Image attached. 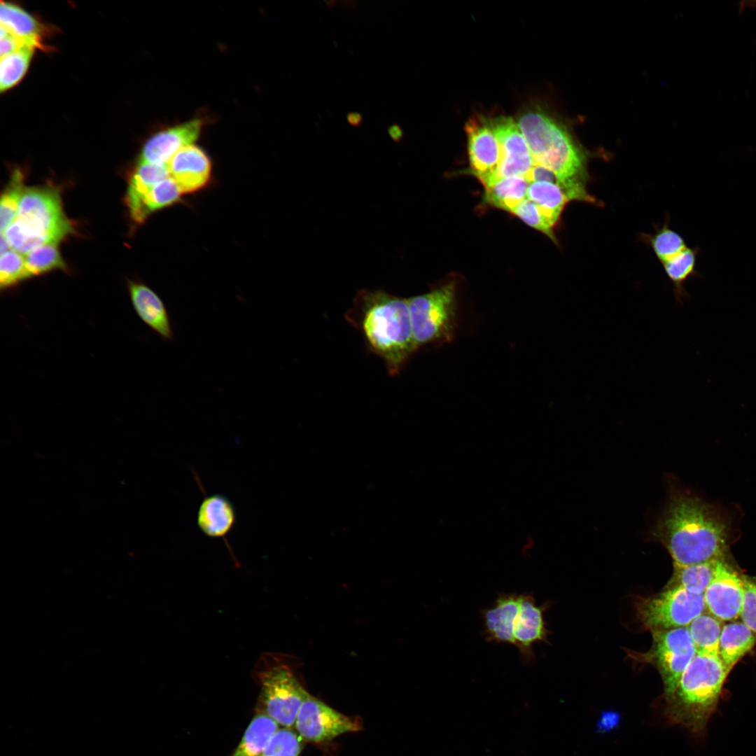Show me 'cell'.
I'll return each mask as SVG.
<instances>
[{
	"label": "cell",
	"instance_id": "obj_1",
	"mask_svg": "<svg viewBox=\"0 0 756 756\" xmlns=\"http://www.w3.org/2000/svg\"><path fill=\"white\" fill-rule=\"evenodd\" d=\"M728 525L710 505L700 498L676 493L652 532L667 550L675 566H687L723 559Z\"/></svg>",
	"mask_w": 756,
	"mask_h": 756
},
{
	"label": "cell",
	"instance_id": "obj_2",
	"mask_svg": "<svg viewBox=\"0 0 756 756\" xmlns=\"http://www.w3.org/2000/svg\"><path fill=\"white\" fill-rule=\"evenodd\" d=\"M345 318L360 333L369 351L382 360L391 376L398 374L416 351L407 298L381 289H361Z\"/></svg>",
	"mask_w": 756,
	"mask_h": 756
},
{
	"label": "cell",
	"instance_id": "obj_3",
	"mask_svg": "<svg viewBox=\"0 0 756 756\" xmlns=\"http://www.w3.org/2000/svg\"><path fill=\"white\" fill-rule=\"evenodd\" d=\"M517 123L535 164L556 174L570 202L598 203L587 189L589 152L566 127L540 111L524 113Z\"/></svg>",
	"mask_w": 756,
	"mask_h": 756
},
{
	"label": "cell",
	"instance_id": "obj_4",
	"mask_svg": "<svg viewBox=\"0 0 756 756\" xmlns=\"http://www.w3.org/2000/svg\"><path fill=\"white\" fill-rule=\"evenodd\" d=\"M729 672L718 655L696 653L674 692L665 699L668 720L693 734L703 732L715 712Z\"/></svg>",
	"mask_w": 756,
	"mask_h": 756
},
{
	"label": "cell",
	"instance_id": "obj_5",
	"mask_svg": "<svg viewBox=\"0 0 756 756\" xmlns=\"http://www.w3.org/2000/svg\"><path fill=\"white\" fill-rule=\"evenodd\" d=\"M58 190L50 186L26 187L17 216L4 233L12 249L26 255L34 248L55 244L74 233Z\"/></svg>",
	"mask_w": 756,
	"mask_h": 756
},
{
	"label": "cell",
	"instance_id": "obj_6",
	"mask_svg": "<svg viewBox=\"0 0 756 756\" xmlns=\"http://www.w3.org/2000/svg\"><path fill=\"white\" fill-rule=\"evenodd\" d=\"M407 300L416 350L453 339L457 314L454 281Z\"/></svg>",
	"mask_w": 756,
	"mask_h": 756
},
{
	"label": "cell",
	"instance_id": "obj_7",
	"mask_svg": "<svg viewBox=\"0 0 756 756\" xmlns=\"http://www.w3.org/2000/svg\"><path fill=\"white\" fill-rule=\"evenodd\" d=\"M270 655L259 659L257 678L260 693L256 713H264L283 727L295 725L297 715L307 692L291 669L272 662Z\"/></svg>",
	"mask_w": 756,
	"mask_h": 756
},
{
	"label": "cell",
	"instance_id": "obj_8",
	"mask_svg": "<svg viewBox=\"0 0 756 756\" xmlns=\"http://www.w3.org/2000/svg\"><path fill=\"white\" fill-rule=\"evenodd\" d=\"M634 605L639 621L651 632L688 626L706 610L704 595L681 587L664 588L655 595L638 597Z\"/></svg>",
	"mask_w": 756,
	"mask_h": 756
},
{
	"label": "cell",
	"instance_id": "obj_9",
	"mask_svg": "<svg viewBox=\"0 0 756 756\" xmlns=\"http://www.w3.org/2000/svg\"><path fill=\"white\" fill-rule=\"evenodd\" d=\"M650 650L639 655L640 660L655 666L664 686V697H669L696 652L687 626L652 631Z\"/></svg>",
	"mask_w": 756,
	"mask_h": 756
},
{
	"label": "cell",
	"instance_id": "obj_10",
	"mask_svg": "<svg viewBox=\"0 0 756 756\" xmlns=\"http://www.w3.org/2000/svg\"><path fill=\"white\" fill-rule=\"evenodd\" d=\"M298 734L311 742H321L360 729L358 722L307 694L295 722Z\"/></svg>",
	"mask_w": 756,
	"mask_h": 756
},
{
	"label": "cell",
	"instance_id": "obj_11",
	"mask_svg": "<svg viewBox=\"0 0 756 756\" xmlns=\"http://www.w3.org/2000/svg\"><path fill=\"white\" fill-rule=\"evenodd\" d=\"M470 172L484 188L497 181L500 161L499 141L486 118H470L465 126Z\"/></svg>",
	"mask_w": 756,
	"mask_h": 756
},
{
	"label": "cell",
	"instance_id": "obj_12",
	"mask_svg": "<svg viewBox=\"0 0 756 756\" xmlns=\"http://www.w3.org/2000/svg\"><path fill=\"white\" fill-rule=\"evenodd\" d=\"M743 594L742 578L724 558L719 559L704 594L706 610L722 622L734 621L740 617Z\"/></svg>",
	"mask_w": 756,
	"mask_h": 756
},
{
	"label": "cell",
	"instance_id": "obj_13",
	"mask_svg": "<svg viewBox=\"0 0 756 756\" xmlns=\"http://www.w3.org/2000/svg\"><path fill=\"white\" fill-rule=\"evenodd\" d=\"M500 148L497 181L510 176L525 177L535 162L517 122L510 117L489 119Z\"/></svg>",
	"mask_w": 756,
	"mask_h": 756
},
{
	"label": "cell",
	"instance_id": "obj_14",
	"mask_svg": "<svg viewBox=\"0 0 756 756\" xmlns=\"http://www.w3.org/2000/svg\"><path fill=\"white\" fill-rule=\"evenodd\" d=\"M207 122V117L197 116L156 132L144 144L139 162L168 164L180 149L199 139Z\"/></svg>",
	"mask_w": 756,
	"mask_h": 756
},
{
	"label": "cell",
	"instance_id": "obj_15",
	"mask_svg": "<svg viewBox=\"0 0 756 756\" xmlns=\"http://www.w3.org/2000/svg\"><path fill=\"white\" fill-rule=\"evenodd\" d=\"M544 611L545 606H537L532 594H519L513 636L521 662L525 665H532L536 660L533 644L547 642L548 631L544 620Z\"/></svg>",
	"mask_w": 756,
	"mask_h": 756
},
{
	"label": "cell",
	"instance_id": "obj_16",
	"mask_svg": "<svg viewBox=\"0 0 756 756\" xmlns=\"http://www.w3.org/2000/svg\"><path fill=\"white\" fill-rule=\"evenodd\" d=\"M167 165L170 176L183 194L202 190L211 179V160L205 150L194 144L180 149Z\"/></svg>",
	"mask_w": 756,
	"mask_h": 756
},
{
	"label": "cell",
	"instance_id": "obj_17",
	"mask_svg": "<svg viewBox=\"0 0 756 756\" xmlns=\"http://www.w3.org/2000/svg\"><path fill=\"white\" fill-rule=\"evenodd\" d=\"M127 287L139 318L163 340L172 341L174 337L172 321L161 298L141 281L128 280Z\"/></svg>",
	"mask_w": 756,
	"mask_h": 756
},
{
	"label": "cell",
	"instance_id": "obj_18",
	"mask_svg": "<svg viewBox=\"0 0 756 756\" xmlns=\"http://www.w3.org/2000/svg\"><path fill=\"white\" fill-rule=\"evenodd\" d=\"M519 603V595L500 593L491 607L482 610V634L487 642L514 645L513 631Z\"/></svg>",
	"mask_w": 756,
	"mask_h": 756
},
{
	"label": "cell",
	"instance_id": "obj_19",
	"mask_svg": "<svg viewBox=\"0 0 756 756\" xmlns=\"http://www.w3.org/2000/svg\"><path fill=\"white\" fill-rule=\"evenodd\" d=\"M236 510L229 498L222 494L206 496L197 512V524L206 536L224 538L233 528Z\"/></svg>",
	"mask_w": 756,
	"mask_h": 756
},
{
	"label": "cell",
	"instance_id": "obj_20",
	"mask_svg": "<svg viewBox=\"0 0 756 756\" xmlns=\"http://www.w3.org/2000/svg\"><path fill=\"white\" fill-rule=\"evenodd\" d=\"M755 643L756 634L745 624L732 621L722 626L718 656L730 671Z\"/></svg>",
	"mask_w": 756,
	"mask_h": 756
},
{
	"label": "cell",
	"instance_id": "obj_21",
	"mask_svg": "<svg viewBox=\"0 0 756 756\" xmlns=\"http://www.w3.org/2000/svg\"><path fill=\"white\" fill-rule=\"evenodd\" d=\"M183 195L174 180L169 176L153 186L134 206L129 208L132 220L142 223L155 211L178 202Z\"/></svg>",
	"mask_w": 756,
	"mask_h": 756
},
{
	"label": "cell",
	"instance_id": "obj_22",
	"mask_svg": "<svg viewBox=\"0 0 756 756\" xmlns=\"http://www.w3.org/2000/svg\"><path fill=\"white\" fill-rule=\"evenodd\" d=\"M1 27L33 48L41 45L43 28L27 11L9 2L1 1Z\"/></svg>",
	"mask_w": 756,
	"mask_h": 756
},
{
	"label": "cell",
	"instance_id": "obj_23",
	"mask_svg": "<svg viewBox=\"0 0 756 756\" xmlns=\"http://www.w3.org/2000/svg\"><path fill=\"white\" fill-rule=\"evenodd\" d=\"M530 182L524 176H514L496 181L485 188L484 201L508 212L527 198Z\"/></svg>",
	"mask_w": 756,
	"mask_h": 756
},
{
	"label": "cell",
	"instance_id": "obj_24",
	"mask_svg": "<svg viewBox=\"0 0 756 756\" xmlns=\"http://www.w3.org/2000/svg\"><path fill=\"white\" fill-rule=\"evenodd\" d=\"M279 729V724L272 718L256 713L231 756H260Z\"/></svg>",
	"mask_w": 756,
	"mask_h": 756
},
{
	"label": "cell",
	"instance_id": "obj_25",
	"mask_svg": "<svg viewBox=\"0 0 756 756\" xmlns=\"http://www.w3.org/2000/svg\"><path fill=\"white\" fill-rule=\"evenodd\" d=\"M718 560L687 566L673 565V575L664 589L681 587L692 594L704 595L713 578Z\"/></svg>",
	"mask_w": 756,
	"mask_h": 756
},
{
	"label": "cell",
	"instance_id": "obj_26",
	"mask_svg": "<svg viewBox=\"0 0 756 756\" xmlns=\"http://www.w3.org/2000/svg\"><path fill=\"white\" fill-rule=\"evenodd\" d=\"M527 198L538 204L545 217L556 227L566 205L570 202L564 190L548 182H531Z\"/></svg>",
	"mask_w": 756,
	"mask_h": 756
},
{
	"label": "cell",
	"instance_id": "obj_27",
	"mask_svg": "<svg viewBox=\"0 0 756 756\" xmlns=\"http://www.w3.org/2000/svg\"><path fill=\"white\" fill-rule=\"evenodd\" d=\"M169 176L167 164L138 161L129 179L126 195L127 207L134 206L153 186Z\"/></svg>",
	"mask_w": 756,
	"mask_h": 756
},
{
	"label": "cell",
	"instance_id": "obj_28",
	"mask_svg": "<svg viewBox=\"0 0 756 756\" xmlns=\"http://www.w3.org/2000/svg\"><path fill=\"white\" fill-rule=\"evenodd\" d=\"M722 621L703 612L687 626L696 653L718 655Z\"/></svg>",
	"mask_w": 756,
	"mask_h": 756
},
{
	"label": "cell",
	"instance_id": "obj_29",
	"mask_svg": "<svg viewBox=\"0 0 756 756\" xmlns=\"http://www.w3.org/2000/svg\"><path fill=\"white\" fill-rule=\"evenodd\" d=\"M696 248L687 247L675 257L662 263L666 276L672 283L678 304H682L683 300L687 296L684 287L685 282L696 274Z\"/></svg>",
	"mask_w": 756,
	"mask_h": 756
},
{
	"label": "cell",
	"instance_id": "obj_30",
	"mask_svg": "<svg viewBox=\"0 0 756 756\" xmlns=\"http://www.w3.org/2000/svg\"><path fill=\"white\" fill-rule=\"evenodd\" d=\"M640 237L652 248L661 263L675 257L687 247L683 238L671 229L666 221L653 234L642 233Z\"/></svg>",
	"mask_w": 756,
	"mask_h": 756
},
{
	"label": "cell",
	"instance_id": "obj_31",
	"mask_svg": "<svg viewBox=\"0 0 756 756\" xmlns=\"http://www.w3.org/2000/svg\"><path fill=\"white\" fill-rule=\"evenodd\" d=\"M25 188L22 172L18 169H15L1 197V232H4L15 220Z\"/></svg>",
	"mask_w": 756,
	"mask_h": 756
},
{
	"label": "cell",
	"instance_id": "obj_32",
	"mask_svg": "<svg viewBox=\"0 0 756 756\" xmlns=\"http://www.w3.org/2000/svg\"><path fill=\"white\" fill-rule=\"evenodd\" d=\"M24 256L25 265L29 277L43 274L55 270H67L57 244H55L38 246Z\"/></svg>",
	"mask_w": 756,
	"mask_h": 756
},
{
	"label": "cell",
	"instance_id": "obj_33",
	"mask_svg": "<svg viewBox=\"0 0 756 756\" xmlns=\"http://www.w3.org/2000/svg\"><path fill=\"white\" fill-rule=\"evenodd\" d=\"M34 48L24 47L1 57L0 90H8L17 84L26 73Z\"/></svg>",
	"mask_w": 756,
	"mask_h": 756
},
{
	"label": "cell",
	"instance_id": "obj_34",
	"mask_svg": "<svg viewBox=\"0 0 756 756\" xmlns=\"http://www.w3.org/2000/svg\"><path fill=\"white\" fill-rule=\"evenodd\" d=\"M29 278L24 255L13 249L1 255L0 287L2 290L15 286Z\"/></svg>",
	"mask_w": 756,
	"mask_h": 756
},
{
	"label": "cell",
	"instance_id": "obj_35",
	"mask_svg": "<svg viewBox=\"0 0 756 756\" xmlns=\"http://www.w3.org/2000/svg\"><path fill=\"white\" fill-rule=\"evenodd\" d=\"M302 740L296 731L289 727L279 729L260 756H298L302 748Z\"/></svg>",
	"mask_w": 756,
	"mask_h": 756
},
{
	"label": "cell",
	"instance_id": "obj_36",
	"mask_svg": "<svg viewBox=\"0 0 756 756\" xmlns=\"http://www.w3.org/2000/svg\"><path fill=\"white\" fill-rule=\"evenodd\" d=\"M533 228L540 231L555 244L558 241L554 230L555 226L545 216L540 206L526 198L511 212Z\"/></svg>",
	"mask_w": 756,
	"mask_h": 756
},
{
	"label": "cell",
	"instance_id": "obj_37",
	"mask_svg": "<svg viewBox=\"0 0 756 756\" xmlns=\"http://www.w3.org/2000/svg\"><path fill=\"white\" fill-rule=\"evenodd\" d=\"M742 581L743 594L740 617L756 634V579L743 577Z\"/></svg>",
	"mask_w": 756,
	"mask_h": 756
},
{
	"label": "cell",
	"instance_id": "obj_38",
	"mask_svg": "<svg viewBox=\"0 0 756 756\" xmlns=\"http://www.w3.org/2000/svg\"><path fill=\"white\" fill-rule=\"evenodd\" d=\"M31 47L20 38L10 34L1 27L0 55L1 57L15 52L22 48ZM33 48V47H31Z\"/></svg>",
	"mask_w": 756,
	"mask_h": 756
},
{
	"label": "cell",
	"instance_id": "obj_39",
	"mask_svg": "<svg viewBox=\"0 0 756 756\" xmlns=\"http://www.w3.org/2000/svg\"><path fill=\"white\" fill-rule=\"evenodd\" d=\"M525 178L530 182H548L560 186V182L556 174L551 169L534 164ZM561 187V186H560Z\"/></svg>",
	"mask_w": 756,
	"mask_h": 756
},
{
	"label": "cell",
	"instance_id": "obj_40",
	"mask_svg": "<svg viewBox=\"0 0 756 756\" xmlns=\"http://www.w3.org/2000/svg\"><path fill=\"white\" fill-rule=\"evenodd\" d=\"M387 133L391 139L396 143H399L404 136V130L397 122H393L386 128Z\"/></svg>",
	"mask_w": 756,
	"mask_h": 756
},
{
	"label": "cell",
	"instance_id": "obj_41",
	"mask_svg": "<svg viewBox=\"0 0 756 756\" xmlns=\"http://www.w3.org/2000/svg\"><path fill=\"white\" fill-rule=\"evenodd\" d=\"M347 122L352 126L358 127L363 121V115L357 111H350L346 115Z\"/></svg>",
	"mask_w": 756,
	"mask_h": 756
},
{
	"label": "cell",
	"instance_id": "obj_42",
	"mask_svg": "<svg viewBox=\"0 0 756 756\" xmlns=\"http://www.w3.org/2000/svg\"><path fill=\"white\" fill-rule=\"evenodd\" d=\"M12 250V247L6 238L4 233H1L0 238V253L1 255L6 253V252Z\"/></svg>",
	"mask_w": 756,
	"mask_h": 756
}]
</instances>
